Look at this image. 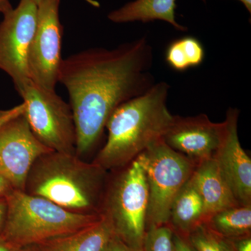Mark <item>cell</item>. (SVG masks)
Returning <instances> with one entry per match:
<instances>
[{
    "label": "cell",
    "instance_id": "1",
    "mask_svg": "<svg viewBox=\"0 0 251 251\" xmlns=\"http://www.w3.org/2000/svg\"><path fill=\"white\" fill-rule=\"evenodd\" d=\"M153 57L152 46L143 36L115 49H87L62 59L58 81L70 98L77 156L97 146L117 107L156 83Z\"/></svg>",
    "mask_w": 251,
    "mask_h": 251
},
{
    "label": "cell",
    "instance_id": "9",
    "mask_svg": "<svg viewBox=\"0 0 251 251\" xmlns=\"http://www.w3.org/2000/svg\"><path fill=\"white\" fill-rule=\"evenodd\" d=\"M36 22L37 4L21 0L0 23V69L11 77L16 90L29 80L27 54Z\"/></svg>",
    "mask_w": 251,
    "mask_h": 251
},
{
    "label": "cell",
    "instance_id": "27",
    "mask_svg": "<svg viewBox=\"0 0 251 251\" xmlns=\"http://www.w3.org/2000/svg\"><path fill=\"white\" fill-rule=\"evenodd\" d=\"M6 214V202L5 198H0V234L4 227Z\"/></svg>",
    "mask_w": 251,
    "mask_h": 251
},
{
    "label": "cell",
    "instance_id": "29",
    "mask_svg": "<svg viewBox=\"0 0 251 251\" xmlns=\"http://www.w3.org/2000/svg\"><path fill=\"white\" fill-rule=\"evenodd\" d=\"M20 251H43L41 250L39 246L31 245L27 246V247H23Z\"/></svg>",
    "mask_w": 251,
    "mask_h": 251
},
{
    "label": "cell",
    "instance_id": "10",
    "mask_svg": "<svg viewBox=\"0 0 251 251\" xmlns=\"http://www.w3.org/2000/svg\"><path fill=\"white\" fill-rule=\"evenodd\" d=\"M51 151L36 138L24 112L0 126V174L14 189L24 191L33 163Z\"/></svg>",
    "mask_w": 251,
    "mask_h": 251
},
{
    "label": "cell",
    "instance_id": "21",
    "mask_svg": "<svg viewBox=\"0 0 251 251\" xmlns=\"http://www.w3.org/2000/svg\"><path fill=\"white\" fill-rule=\"evenodd\" d=\"M25 110V105L24 103H23L9 110H0V126L13 117L23 114Z\"/></svg>",
    "mask_w": 251,
    "mask_h": 251
},
{
    "label": "cell",
    "instance_id": "28",
    "mask_svg": "<svg viewBox=\"0 0 251 251\" xmlns=\"http://www.w3.org/2000/svg\"><path fill=\"white\" fill-rule=\"evenodd\" d=\"M13 9L14 8L11 6L9 0H0V14H2L3 16H4Z\"/></svg>",
    "mask_w": 251,
    "mask_h": 251
},
{
    "label": "cell",
    "instance_id": "20",
    "mask_svg": "<svg viewBox=\"0 0 251 251\" xmlns=\"http://www.w3.org/2000/svg\"><path fill=\"white\" fill-rule=\"evenodd\" d=\"M174 231L169 225L149 226L144 237L143 251H175Z\"/></svg>",
    "mask_w": 251,
    "mask_h": 251
},
{
    "label": "cell",
    "instance_id": "18",
    "mask_svg": "<svg viewBox=\"0 0 251 251\" xmlns=\"http://www.w3.org/2000/svg\"><path fill=\"white\" fill-rule=\"evenodd\" d=\"M205 52L202 43L193 36H186L172 41L167 48V64L175 71L185 72L202 64Z\"/></svg>",
    "mask_w": 251,
    "mask_h": 251
},
{
    "label": "cell",
    "instance_id": "4",
    "mask_svg": "<svg viewBox=\"0 0 251 251\" xmlns=\"http://www.w3.org/2000/svg\"><path fill=\"white\" fill-rule=\"evenodd\" d=\"M5 200L6 219L1 235L21 248L72 233L102 218L71 212L49 200L20 190H13Z\"/></svg>",
    "mask_w": 251,
    "mask_h": 251
},
{
    "label": "cell",
    "instance_id": "19",
    "mask_svg": "<svg viewBox=\"0 0 251 251\" xmlns=\"http://www.w3.org/2000/svg\"><path fill=\"white\" fill-rule=\"evenodd\" d=\"M188 240L196 251H236L232 241L216 233L204 223L190 232Z\"/></svg>",
    "mask_w": 251,
    "mask_h": 251
},
{
    "label": "cell",
    "instance_id": "23",
    "mask_svg": "<svg viewBox=\"0 0 251 251\" xmlns=\"http://www.w3.org/2000/svg\"><path fill=\"white\" fill-rule=\"evenodd\" d=\"M173 239H174L175 251H196L188 242V239H185L184 236L174 232Z\"/></svg>",
    "mask_w": 251,
    "mask_h": 251
},
{
    "label": "cell",
    "instance_id": "22",
    "mask_svg": "<svg viewBox=\"0 0 251 251\" xmlns=\"http://www.w3.org/2000/svg\"><path fill=\"white\" fill-rule=\"evenodd\" d=\"M104 251H143L130 247L121 240L117 236L114 235L111 241Z\"/></svg>",
    "mask_w": 251,
    "mask_h": 251
},
{
    "label": "cell",
    "instance_id": "3",
    "mask_svg": "<svg viewBox=\"0 0 251 251\" xmlns=\"http://www.w3.org/2000/svg\"><path fill=\"white\" fill-rule=\"evenodd\" d=\"M108 171L76 154L51 151L41 155L28 173L24 191L83 215L101 216Z\"/></svg>",
    "mask_w": 251,
    "mask_h": 251
},
{
    "label": "cell",
    "instance_id": "31",
    "mask_svg": "<svg viewBox=\"0 0 251 251\" xmlns=\"http://www.w3.org/2000/svg\"><path fill=\"white\" fill-rule=\"evenodd\" d=\"M31 1H34V3H36V4H39L40 1H42V0H31Z\"/></svg>",
    "mask_w": 251,
    "mask_h": 251
},
{
    "label": "cell",
    "instance_id": "17",
    "mask_svg": "<svg viewBox=\"0 0 251 251\" xmlns=\"http://www.w3.org/2000/svg\"><path fill=\"white\" fill-rule=\"evenodd\" d=\"M204 224L226 239H237L249 237L251 230V205H237L214 213Z\"/></svg>",
    "mask_w": 251,
    "mask_h": 251
},
{
    "label": "cell",
    "instance_id": "12",
    "mask_svg": "<svg viewBox=\"0 0 251 251\" xmlns=\"http://www.w3.org/2000/svg\"><path fill=\"white\" fill-rule=\"evenodd\" d=\"M239 110L226 112V131L214 158L225 179L241 205H251V161L241 145L238 135Z\"/></svg>",
    "mask_w": 251,
    "mask_h": 251
},
{
    "label": "cell",
    "instance_id": "7",
    "mask_svg": "<svg viewBox=\"0 0 251 251\" xmlns=\"http://www.w3.org/2000/svg\"><path fill=\"white\" fill-rule=\"evenodd\" d=\"M16 91L23 99L25 115L36 138L52 151L76 154V129L71 105L55 90L30 79Z\"/></svg>",
    "mask_w": 251,
    "mask_h": 251
},
{
    "label": "cell",
    "instance_id": "8",
    "mask_svg": "<svg viewBox=\"0 0 251 251\" xmlns=\"http://www.w3.org/2000/svg\"><path fill=\"white\" fill-rule=\"evenodd\" d=\"M60 0H42L37 4L35 32L27 54L29 79L36 84L55 90L62 59L63 27L59 20Z\"/></svg>",
    "mask_w": 251,
    "mask_h": 251
},
{
    "label": "cell",
    "instance_id": "2",
    "mask_svg": "<svg viewBox=\"0 0 251 251\" xmlns=\"http://www.w3.org/2000/svg\"><path fill=\"white\" fill-rule=\"evenodd\" d=\"M169 91L166 82H156L117 107L105 125L106 143L93 162L105 171H116L162 139L173 118L167 105Z\"/></svg>",
    "mask_w": 251,
    "mask_h": 251
},
{
    "label": "cell",
    "instance_id": "13",
    "mask_svg": "<svg viewBox=\"0 0 251 251\" xmlns=\"http://www.w3.org/2000/svg\"><path fill=\"white\" fill-rule=\"evenodd\" d=\"M191 179L202 198L206 219L218 211L239 205L214 158L197 165Z\"/></svg>",
    "mask_w": 251,
    "mask_h": 251
},
{
    "label": "cell",
    "instance_id": "11",
    "mask_svg": "<svg viewBox=\"0 0 251 251\" xmlns=\"http://www.w3.org/2000/svg\"><path fill=\"white\" fill-rule=\"evenodd\" d=\"M225 131V121L215 123L205 114L188 117L173 115L162 139L197 166L214 158L224 139Z\"/></svg>",
    "mask_w": 251,
    "mask_h": 251
},
{
    "label": "cell",
    "instance_id": "14",
    "mask_svg": "<svg viewBox=\"0 0 251 251\" xmlns=\"http://www.w3.org/2000/svg\"><path fill=\"white\" fill-rule=\"evenodd\" d=\"M115 234L110 223L102 216L95 224L37 246L43 251H104Z\"/></svg>",
    "mask_w": 251,
    "mask_h": 251
},
{
    "label": "cell",
    "instance_id": "5",
    "mask_svg": "<svg viewBox=\"0 0 251 251\" xmlns=\"http://www.w3.org/2000/svg\"><path fill=\"white\" fill-rule=\"evenodd\" d=\"M108 176L101 216L115 235L130 247L143 250L147 227L148 185L143 168L133 160Z\"/></svg>",
    "mask_w": 251,
    "mask_h": 251
},
{
    "label": "cell",
    "instance_id": "16",
    "mask_svg": "<svg viewBox=\"0 0 251 251\" xmlns=\"http://www.w3.org/2000/svg\"><path fill=\"white\" fill-rule=\"evenodd\" d=\"M203 1L205 2L206 0ZM176 0H133L111 11L108 18L115 23L162 21L169 23L176 30L187 31L186 26L176 21Z\"/></svg>",
    "mask_w": 251,
    "mask_h": 251
},
{
    "label": "cell",
    "instance_id": "26",
    "mask_svg": "<svg viewBox=\"0 0 251 251\" xmlns=\"http://www.w3.org/2000/svg\"><path fill=\"white\" fill-rule=\"evenodd\" d=\"M21 249L22 248L6 240L0 234V251H20Z\"/></svg>",
    "mask_w": 251,
    "mask_h": 251
},
{
    "label": "cell",
    "instance_id": "25",
    "mask_svg": "<svg viewBox=\"0 0 251 251\" xmlns=\"http://www.w3.org/2000/svg\"><path fill=\"white\" fill-rule=\"evenodd\" d=\"M233 244L236 251H251V240L249 237L237 239Z\"/></svg>",
    "mask_w": 251,
    "mask_h": 251
},
{
    "label": "cell",
    "instance_id": "6",
    "mask_svg": "<svg viewBox=\"0 0 251 251\" xmlns=\"http://www.w3.org/2000/svg\"><path fill=\"white\" fill-rule=\"evenodd\" d=\"M135 159L143 168L148 185L147 227L168 224L172 202L196 166L163 139L150 145Z\"/></svg>",
    "mask_w": 251,
    "mask_h": 251
},
{
    "label": "cell",
    "instance_id": "30",
    "mask_svg": "<svg viewBox=\"0 0 251 251\" xmlns=\"http://www.w3.org/2000/svg\"><path fill=\"white\" fill-rule=\"evenodd\" d=\"M245 6L246 9L249 13H251V0H239Z\"/></svg>",
    "mask_w": 251,
    "mask_h": 251
},
{
    "label": "cell",
    "instance_id": "15",
    "mask_svg": "<svg viewBox=\"0 0 251 251\" xmlns=\"http://www.w3.org/2000/svg\"><path fill=\"white\" fill-rule=\"evenodd\" d=\"M205 206L191 178L183 185L172 202L168 224L175 233L188 236L205 222Z\"/></svg>",
    "mask_w": 251,
    "mask_h": 251
},
{
    "label": "cell",
    "instance_id": "24",
    "mask_svg": "<svg viewBox=\"0 0 251 251\" xmlns=\"http://www.w3.org/2000/svg\"><path fill=\"white\" fill-rule=\"evenodd\" d=\"M14 190L12 185L3 175L0 174V198H5Z\"/></svg>",
    "mask_w": 251,
    "mask_h": 251
}]
</instances>
